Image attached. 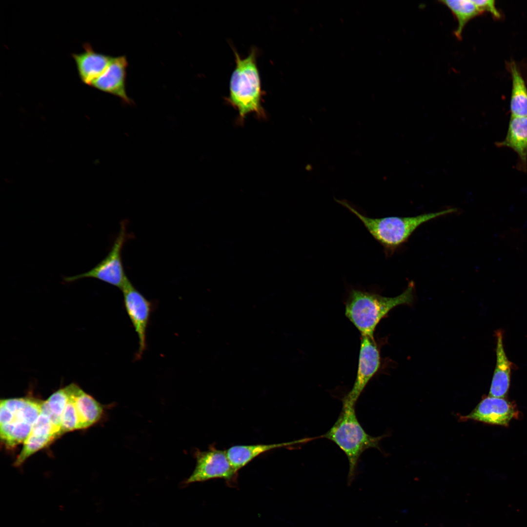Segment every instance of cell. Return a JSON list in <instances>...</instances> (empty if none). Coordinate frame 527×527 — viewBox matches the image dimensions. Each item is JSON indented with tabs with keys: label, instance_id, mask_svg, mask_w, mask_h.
I'll return each mask as SVG.
<instances>
[{
	"label": "cell",
	"instance_id": "1",
	"mask_svg": "<svg viewBox=\"0 0 527 527\" xmlns=\"http://www.w3.org/2000/svg\"><path fill=\"white\" fill-rule=\"evenodd\" d=\"M233 50L236 66L230 77L229 94L225 101L238 111V122L241 124L246 116L251 113L255 114L258 118L265 119L266 113L262 106L264 94L257 64V49L252 48L248 55L244 58H242L236 50Z\"/></svg>",
	"mask_w": 527,
	"mask_h": 527
},
{
	"label": "cell",
	"instance_id": "2",
	"mask_svg": "<svg viewBox=\"0 0 527 527\" xmlns=\"http://www.w3.org/2000/svg\"><path fill=\"white\" fill-rule=\"evenodd\" d=\"M414 284L410 282L406 289L394 297L360 289H351L345 303V315L361 336L374 337L380 321L394 307L410 304L414 299Z\"/></svg>",
	"mask_w": 527,
	"mask_h": 527
},
{
	"label": "cell",
	"instance_id": "3",
	"mask_svg": "<svg viewBox=\"0 0 527 527\" xmlns=\"http://www.w3.org/2000/svg\"><path fill=\"white\" fill-rule=\"evenodd\" d=\"M355 405L344 398L337 420L325 434L318 437L332 441L345 453L349 465V482L355 476L362 454L371 448L380 449L379 443L384 437L372 436L365 431L357 419Z\"/></svg>",
	"mask_w": 527,
	"mask_h": 527
},
{
	"label": "cell",
	"instance_id": "4",
	"mask_svg": "<svg viewBox=\"0 0 527 527\" xmlns=\"http://www.w3.org/2000/svg\"><path fill=\"white\" fill-rule=\"evenodd\" d=\"M337 202L359 218L370 235L384 247L387 254L404 243L422 224L457 210L449 208L412 217L372 218L361 213L345 201Z\"/></svg>",
	"mask_w": 527,
	"mask_h": 527
},
{
	"label": "cell",
	"instance_id": "5",
	"mask_svg": "<svg viewBox=\"0 0 527 527\" xmlns=\"http://www.w3.org/2000/svg\"><path fill=\"white\" fill-rule=\"evenodd\" d=\"M43 401L31 397L1 399L0 435L7 447L23 443L39 416Z\"/></svg>",
	"mask_w": 527,
	"mask_h": 527
},
{
	"label": "cell",
	"instance_id": "6",
	"mask_svg": "<svg viewBox=\"0 0 527 527\" xmlns=\"http://www.w3.org/2000/svg\"><path fill=\"white\" fill-rule=\"evenodd\" d=\"M125 221L121 223L120 231L107 255L95 267L85 273L63 278L71 283L83 278H95L118 287L121 290L129 279L127 277L122 261L123 246L129 238Z\"/></svg>",
	"mask_w": 527,
	"mask_h": 527
},
{
	"label": "cell",
	"instance_id": "7",
	"mask_svg": "<svg viewBox=\"0 0 527 527\" xmlns=\"http://www.w3.org/2000/svg\"><path fill=\"white\" fill-rule=\"evenodd\" d=\"M194 455L195 467L191 475L183 482V486L215 478L230 481L237 475L238 471L230 463L226 450L211 446L206 451L197 449Z\"/></svg>",
	"mask_w": 527,
	"mask_h": 527
},
{
	"label": "cell",
	"instance_id": "8",
	"mask_svg": "<svg viewBox=\"0 0 527 527\" xmlns=\"http://www.w3.org/2000/svg\"><path fill=\"white\" fill-rule=\"evenodd\" d=\"M126 311L139 339L137 357H141L146 346V329L152 310V304L129 280L122 289Z\"/></svg>",
	"mask_w": 527,
	"mask_h": 527
},
{
	"label": "cell",
	"instance_id": "9",
	"mask_svg": "<svg viewBox=\"0 0 527 527\" xmlns=\"http://www.w3.org/2000/svg\"><path fill=\"white\" fill-rule=\"evenodd\" d=\"M380 365V351L374 338L361 336L355 382L351 389L344 398L356 404L369 382L378 371Z\"/></svg>",
	"mask_w": 527,
	"mask_h": 527
},
{
	"label": "cell",
	"instance_id": "10",
	"mask_svg": "<svg viewBox=\"0 0 527 527\" xmlns=\"http://www.w3.org/2000/svg\"><path fill=\"white\" fill-rule=\"evenodd\" d=\"M61 429L42 407L14 465L20 466L28 457L61 436Z\"/></svg>",
	"mask_w": 527,
	"mask_h": 527
},
{
	"label": "cell",
	"instance_id": "11",
	"mask_svg": "<svg viewBox=\"0 0 527 527\" xmlns=\"http://www.w3.org/2000/svg\"><path fill=\"white\" fill-rule=\"evenodd\" d=\"M517 414L514 406L504 398L489 396L484 398L468 415L460 417V419L507 426Z\"/></svg>",
	"mask_w": 527,
	"mask_h": 527
},
{
	"label": "cell",
	"instance_id": "12",
	"mask_svg": "<svg viewBox=\"0 0 527 527\" xmlns=\"http://www.w3.org/2000/svg\"><path fill=\"white\" fill-rule=\"evenodd\" d=\"M127 66L125 56L113 57L107 67L91 86L117 96L125 103L132 105L133 101L127 96L125 88Z\"/></svg>",
	"mask_w": 527,
	"mask_h": 527
},
{
	"label": "cell",
	"instance_id": "13",
	"mask_svg": "<svg viewBox=\"0 0 527 527\" xmlns=\"http://www.w3.org/2000/svg\"><path fill=\"white\" fill-rule=\"evenodd\" d=\"M83 47L82 52L73 53L72 57L81 81L91 86L106 69L113 57L95 51L89 43H85Z\"/></svg>",
	"mask_w": 527,
	"mask_h": 527
},
{
	"label": "cell",
	"instance_id": "14",
	"mask_svg": "<svg viewBox=\"0 0 527 527\" xmlns=\"http://www.w3.org/2000/svg\"><path fill=\"white\" fill-rule=\"evenodd\" d=\"M498 147L512 149L518 157V168L527 171V117L511 116L504 140L496 143Z\"/></svg>",
	"mask_w": 527,
	"mask_h": 527
},
{
	"label": "cell",
	"instance_id": "15",
	"mask_svg": "<svg viewBox=\"0 0 527 527\" xmlns=\"http://www.w3.org/2000/svg\"><path fill=\"white\" fill-rule=\"evenodd\" d=\"M496 338V364L490 388L489 396L504 398L510 385L512 363L507 358L503 346V332L501 329L495 332Z\"/></svg>",
	"mask_w": 527,
	"mask_h": 527
},
{
	"label": "cell",
	"instance_id": "16",
	"mask_svg": "<svg viewBox=\"0 0 527 527\" xmlns=\"http://www.w3.org/2000/svg\"><path fill=\"white\" fill-rule=\"evenodd\" d=\"M71 387L80 421V429L86 428L99 422L104 414L105 406L76 384H71Z\"/></svg>",
	"mask_w": 527,
	"mask_h": 527
},
{
	"label": "cell",
	"instance_id": "17",
	"mask_svg": "<svg viewBox=\"0 0 527 527\" xmlns=\"http://www.w3.org/2000/svg\"><path fill=\"white\" fill-rule=\"evenodd\" d=\"M305 442L304 439L292 442L272 444L237 445L226 450L229 460L235 469L238 471L261 454L283 447Z\"/></svg>",
	"mask_w": 527,
	"mask_h": 527
},
{
	"label": "cell",
	"instance_id": "18",
	"mask_svg": "<svg viewBox=\"0 0 527 527\" xmlns=\"http://www.w3.org/2000/svg\"><path fill=\"white\" fill-rule=\"evenodd\" d=\"M512 90L510 101L511 116L527 117V87L516 63H511Z\"/></svg>",
	"mask_w": 527,
	"mask_h": 527
},
{
	"label": "cell",
	"instance_id": "19",
	"mask_svg": "<svg viewBox=\"0 0 527 527\" xmlns=\"http://www.w3.org/2000/svg\"><path fill=\"white\" fill-rule=\"evenodd\" d=\"M439 2L446 6L456 18L458 25L454 35L458 40L462 39L464 29L468 22L483 13L472 0H442Z\"/></svg>",
	"mask_w": 527,
	"mask_h": 527
},
{
	"label": "cell",
	"instance_id": "20",
	"mask_svg": "<svg viewBox=\"0 0 527 527\" xmlns=\"http://www.w3.org/2000/svg\"><path fill=\"white\" fill-rule=\"evenodd\" d=\"M69 385L70 396L62 414L61 427V435L66 432L80 429V421L72 395L71 384Z\"/></svg>",
	"mask_w": 527,
	"mask_h": 527
},
{
	"label": "cell",
	"instance_id": "21",
	"mask_svg": "<svg viewBox=\"0 0 527 527\" xmlns=\"http://www.w3.org/2000/svg\"><path fill=\"white\" fill-rule=\"evenodd\" d=\"M479 10L483 13L488 12L496 18H500V14L497 9L493 0H472Z\"/></svg>",
	"mask_w": 527,
	"mask_h": 527
}]
</instances>
